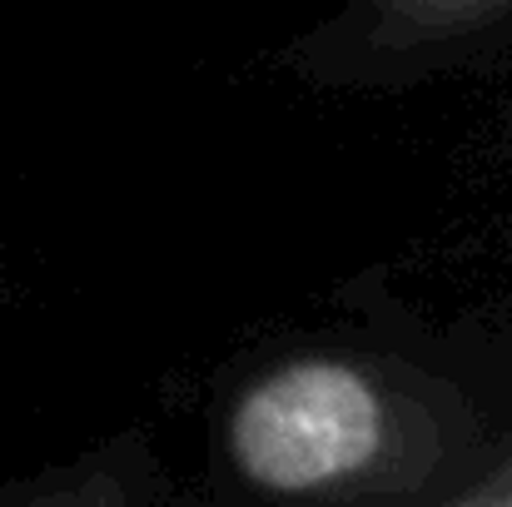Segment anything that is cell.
I'll use <instances>...</instances> for the list:
<instances>
[{"label": "cell", "mask_w": 512, "mask_h": 507, "mask_svg": "<svg viewBox=\"0 0 512 507\" xmlns=\"http://www.w3.org/2000/svg\"><path fill=\"white\" fill-rule=\"evenodd\" d=\"M229 448L254 488L324 493L383 453V403L363 373L304 358L239 398Z\"/></svg>", "instance_id": "obj_1"}, {"label": "cell", "mask_w": 512, "mask_h": 507, "mask_svg": "<svg viewBox=\"0 0 512 507\" xmlns=\"http://www.w3.org/2000/svg\"><path fill=\"white\" fill-rule=\"evenodd\" d=\"M423 5H483V0H423Z\"/></svg>", "instance_id": "obj_2"}]
</instances>
